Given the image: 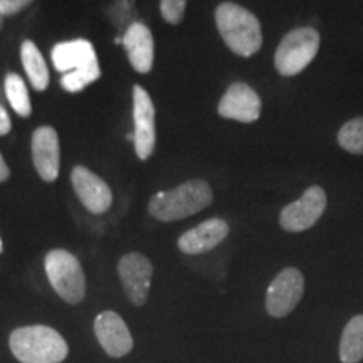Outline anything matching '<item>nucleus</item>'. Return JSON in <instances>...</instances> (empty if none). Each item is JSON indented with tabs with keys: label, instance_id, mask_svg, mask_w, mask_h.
Listing matches in <instances>:
<instances>
[{
	"label": "nucleus",
	"instance_id": "f257e3e1",
	"mask_svg": "<svg viewBox=\"0 0 363 363\" xmlns=\"http://www.w3.org/2000/svg\"><path fill=\"white\" fill-rule=\"evenodd\" d=\"M51 57L56 71L65 74L61 78V86L69 93H79L101 76L96 51L86 39L56 44Z\"/></svg>",
	"mask_w": 363,
	"mask_h": 363
},
{
	"label": "nucleus",
	"instance_id": "f03ea898",
	"mask_svg": "<svg viewBox=\"0 0 363 363\" xmlns=\"http://www.w3.org/2000/svg\"><path fill=\"white\" fill-rule=\"evenodd\" d=\"M216 24L220 38L234 54L251 57L262 45L261 22L246 7L224 2L216 9Z\"/></svg>",
	"mask_w": 363,
	"mask_h": 363
},
{
	"label": "nucleus",
	"instance_id": "7ed1b4c3",
	"mask_svg": "<svg viewBox=\"0 0 363 363\" xmlns=\"http://www.w3.org/2000/svg\"><path fill=\"white\" fill-rule=\"evenodd\" d=\"M214 201L206 180H189L174 190L158 192L150 199L148 212L160 222H175L197 214Z\"/></svg>",
	"mask_w": 363,
	"mask_h": 363
},
{
	"label": "nucleus",
	"instance_id": "20e7f679",
	"mask_svg": "<svg viewBox=\"0 0 363 363\" xmlns=\"http://www.w3.org/2000/svg\"><path fill=\"white\" fill-rule=\"evenodd\" d=\"M9 345L13 357L21 363H61L69 353L62 335L45 325H30L13 330Z\"/></svg>",
	"mask_w": 363,
	"mask_h": 363
},
{
	"label": "nucleus",
	"instance_id": "39448f33",
	"mask_svg": "<svg viewBox=\"0 0 363 363\" xmlns=\"http://www.w3.org/2000/svg\"><path fill=\"white\" fill-rule=\"evenodd\" d=\"M45 274L59 298L69 305H79L86 296V276L78 257L65 249L45 254Z\"/></svg>",
	"mask_w": 363,
	"mask_h": 363
},
{
	"label": "nucleus",
	"instance_id": "423d86ee",
	"mask_svg": "<svg viewBox=\"0 0 363 363\" xmlns=\"http://www.w3.org/2000/svg\"><path fill=\"white\" fill-rule=\"evenodd\" d=\"M320 43V33L313 27H296V29L289 30L276 49V71L286 78L305 71L316 57Z\"/></svg>",
	"mask_w": 363,
	"mask_h": 363
},
{
	"label": "nucleus",
	"instance_id": "0eeeda50",
	"mask_svg": "<svg viewBox=\"0 0 363 363\" xmlns=\"http://www.w3.org/2000/svg\"><path fill=\"white\" fill-rule=\"evenodd\" d=\"M305 294V276L296 267H286L271 281L266 291V311L272 318H284L299 305Z\"/></svg>",
	"mask_w": 363,
	"mask_h": 363
},
{
	"label": "nucleus",
	"instance_id": "6e6552de",
	"mask_svg": "<svg viewBox=\"0 0 363 363\" xmlns=\"http://www.w3.org/2000/svg\"><path fill=\"white\" fill-rule=\"evenodd\" d=\"M326 192L320 185H311L305 194L291 203H288L279 214V224L286 233H305L311 229L326 208Z\"/></svg>",
	"mask_w": 363,
	"mask_h": 363
},
{
	"label": "nucleus",
	"instance_id": "1a4fd4ad",
	"mask_svg": "<svg viewBox=\"0 0 363 363\" xmlns=\"http://www.w3.org/2000/svg\"><path fill=\"white\" fill-rule=\"evenodd\" d=\"M133 145L136 157L145 162L152 157L157 143L155 106L147 89L136 84L133 88Z\"/></svg>",
	"mask_w": 363,
	"mask_h": 363
},
{
	"label": "nucleus",
	"instance_id": "9d476101",
	"mask_svg": "<svg viewBox=\"0 0 363 363\" xmlns=\"http://www.w3.org/2000/svg\"><path fill=\"white\" fill-rule=\"evenodd\" d=\"M118 276L131 305L143 306L152 286L153 266L147 256L140 252L125 254L118 262Z\"/></svg>",
	"mask_w": 363,
	"mask_h": 363
},
{
	"label": "nucleus",
	"instance_id": "9b49d317",
	"mask_svg": "<svg viewBox=\"0 0 363 363\" xmlns=\"http://www.w3.org/2000/svg\"><path fill=\"white\" fill-rule=\"evenodd\" d=\"M262 103L259 94L246 83H233L220 98L217 111L225 120L254 123L259 120Z\"/></svg>",
	"mask_w": 363,
	"mask_h": 363
},
{
	"label": "nucleus",
	"instance_id": "f8f14e48",
	"mask_svg": "<svg viewBox=\"0 0 363 363\" xmlns=\"http://www.w3.org/2000/svg\"><path fill=\"white\" fill-rule=\"evenodd\" d=\"M71 184L81 203L91 214H104L113 203V192L108 184L94 172L83 165H76L71 172Z\"/></svg>",
	"mask_w": 363,
	"mask_h": 363
},
{
	"label": "nucleus",
	"instance_id": "ddd939ff",
	"mask_svg": "<svg viewBox=\"0 0 363 363\" xmlns=\"http://www.w3.org/2000/svg\"><path fill=\"white\" fill-rule=\"evenodd\" d=\"M94 335L108 355L121 358L133 350V337L118 313L103 311L94 320Z\"/></svg>",
	"mask_w": 363,
	"mask_h": 363
},
{
	"label": "nucleus",
	"instance_id": "4468645a",
	"mask_svg": "<svg viewBox=\"0 0 363 363\" xmlns=\"http://www.w3.org/2000/svg\"><path fill=\"white\" fill-rule=\"evenodd\" d=\"M33 163L44 182H54L61 167V147L57 131L52 126H39L33 133Z\"/></svg>",
	"mask_w": 363,
	"mask_h": 363
},
{
	"label": "nucleus",
	"instance_id": "2eb2a0df",
	"mask_svg": "<svg viewBox=\"0 0 363 363\" xmlns=\"http://www.w3.org/2000/svg\"><path fill=\"white\" fill-rule=\"evenodd\" d=\"M227 235H229V224L224 219L214 217V219L203 220L202 224L182 234L179 239V249L184 254H190V256L203 254L224 242Z\"/></svg>",
	"mask_w": 363,
	"mask_h": 363
},
{
	"label": "nucleus",
	"instance_id": "dca6fc26",
	"mask_svg": "<svg viewBox=\"0 0 363 363\" xmlns=\"http://www.w3.org/2000/svg\"><path fill=\"white\" fill-rule=\"evenodd\" d=\"M123 48L136 72L147 74L152 71L153 61H155V43H153L152 30L143 22H133L126 27Z\"/></svg>",
	"mask_w": 363,
	"mask_h": 363
},
{
	"label": "nucleus",
	"instance_id": "f3484780",
	"mask_svg": "<svg viewBox=\"0 0 363 363\" xmlns=\"http://www.w3.org/2000/svg\"><path fill=\"white\" fill-rule=\"evenodd\" d=\"M21 59L22 66H24L27 78H29L30 86L35 91H44L48 89L49 86V69L48 65H45V59L43 54H40L39 48L35 45L33 40H24L21 45Z\"/></svg>",
	"mask_w": 363,
	"mask_h": 363
},
{
	"label": "nucleus",
	"instance_id": "a211bd4d",
	"mask_svg": "<svg viewBox=\"0 0 363 363\" xmlns=\"http://www.w3.org/2000/svg\"><path fill=\"white\" fill-rule=\"evenodd\" d=\"M342 363H360L363 360V315L353 316L342 331L338 345Z\"/></svg>",
	"mask_w": 363,
	"mask_h": 363
},
{
	"label": "nucleus",
	"instance_id": "6ab92c4d",
	"mask_svg": "<svg viewBox=\"0 0 363 363\" xmlns=\"http://www.w3.org/2000/svg\"><path fill=\"white\" fill-rule=\"evenodd\" d=\"M4 93L6 99L12 106V110L22 118L30 116L33 113V103H30L29 91H27L26 81L17 72H9L4 79Z\"/></svg>",
	"mask_w": 363,
	"mask_h": 363
},
{
	"label": "nucleus",
	"instance_id": "aec40b11",
	"mask_svg": "<svg viewBox=\"0 0 363 363\" xmlns=\"http://www.w3.org/2000/svg\"><path fill=\"white\" fill-rule=\"evenodd\" d=\"M337 142L345 152L352 155H363V116L347 121L338 130Z\"/></svg>",
	"mask_w": 363,
	"mask_h": 363
},
{
	"label": "nucleus",
	"instance_id": "412c9836",
	"mask_svg": "<svg viewBox=\"0 0 363 363\" xmlns=\"http://www.w3.org/2000/svg\"><path fill=\"white\" fill-rule=\"evenodd\" d=\"M187 9V0H160V12L165 22L177 26L182 22Z\"/></svg>",
	"mask_w": 363,
	"mask_h": 363
},
{
	"label": "nucleus",
	"instance_id": "4be33fe9",
	"mask_svg": "<svg viewBox=\"0 0 363 363\" xmlns=\"http://www.w3.org/2000/svg\"><path fill=\"white\" fill-rule=\"evenodd\" d=\"M34 0H0V11L6 17L16 16L21 11H24L27 6H30Z\"/></svg>",
	"mask_w": 363,
	"mask_h": 363
},
{
	"label": "nucleus",
	"instance_id": "5701e85b",
	"mask_svg": "<svg viewBox=\"0 0 363 363\" xmlns=\"http://www.w3.org/2000/svg\"><path fill=\"white\" fill-rule=\"evenodd\" d=\"M11 128H12L11 116H9L6 106H4V104L0 103V136L7 135L9 131H11Z\"/></svg>",
	"mask_w": 363,
	"mask_h": 363
},
{
	"label": "nucleus",
	"instance_id": "b1692460",
	"mask_svg": "<svg viewBox=\"0 0 363 363\" xmlns=\"http://www.w3.org/2000/svg\"><path fill=\"white\" fill-rule=\"evenodd\" d=\"M9 177H11V169H9V165L6 163V160H4L2 153H0V184H2V182L9 180Z\"/></svg>",
	"mask_w": 363,
	"mask_h": 363
},
{
	"label": "nucleus",
	"instance_id": "393cba45",
	"mask_svg": "<svg viewBox=\"0 0 363 363\" xmlns=\"http://www.w3.org/2000/svg\"><path fill=\"white\" fill-rule=\"evenodd\" d=\"M4 98H6V93H4V86L0 84V103L4 101Z\"/></svg>",
	"mask_w": 363,
	"mask_h": 363
},
{
	"label": "nucleus",
	"instance_id": "a878e982",
	"mask_svg": "<svg viewBox=\"0 0 363 363\" xmlns=\"http://www.w3.org/2000/svg\"><path fill=\"white\" fill-rule=\"evenodd\" d=\"M4 19H6V16H4L2 11H0V29H2V26H4Z\"/></svg>",
	"mask_w": 363,
	"mask_h": 363
},
{
	"label": "nucleus",
	"instance_id": "bb28decb",
	"mask_svg": "<svg viewBox=\"0 0 363 363\" xmlns=\"http://www.w3.org/2000/svg\"><path fill=\"white\" fill-rule=\"evenodd\" d=\"M0 252H2V238H0Z\"/></svg>",
	"mask_w": 363,
	"mask_h": 363
}]
</instances>
